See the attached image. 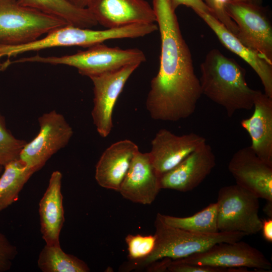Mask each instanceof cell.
<instances>
[{
    "mask_svg": "<svg viewBox=\"0 0 272 272\" xmlns=\"http://www.w3.org/2000/svg\"><path fill=\"white\" fill-rule=\"evenodd\" d=\"M37 265L43 272H89L82 260L64 252L60 246L45 245L39 253Z\"/></svg>",
    "mask_w": 272,
    "mask_h": 272,
    "instance_id": "cb8c5ba5",
    "label": "cell"
},
{
    "mask_svg": "<svg viewBox=\"0 0 272 272\" xmlns=\"http://www.w3.org/2000/svg\"><path fill=\"white\" fill-rule=\"evenodd\" d=\"M202 1L211 9L213 16L235 36L237 32V26L226 13L224 5V0Z\"/></svg>",
    "mask_w": 272,
    "mask_h": 272,
    "instance_id": "83f0119b",
    "label": "cell"
},
{
    "mask_svg": "<svg viewBox=\"0 0 272 272\" xmlns=\"http://www.w3.org/2000/svg\"><path fill=\"white\" fill-rule=\"evenodd\" d=\"M229 268L191 264L172 260L168 263L166 271L170 272H225Z\"/></svg>",
    "mask_w": 272,
    "mask_h": 272,
    "instance_id": "f1b7e54d",
    "label": "cell"
},
{
    "mask_svg": "<svg viewBox=\"0 0 272 272\" xmlns=\"http://www.w3.org/2000/svg\"><path fill=\"white\" fill-rule=\"evenodd\" d=\"M227 49L244 60L255 72L263 86L264 93L272 98V64L257 52L242 44L225 26L210 14L197 13Z\"/></svg>",
    "mask_w": 272,
    "mask_h": 272,
    "instance_id": "ffe728a7",
    "label": "cell"
},
{
    "mask_svg": "<svg viewBox=\"0 0 272 272\" xmlns=\"http://www.w3.org/2000/svg\"><path fill=\"white\" fill-rule=\"evenodd\" d=\"M146 57L138 48L122 49L97 44L85 50L61 56H42L38 54L12 59L10 64L25 62H39L53 65H66L76 68L81 75L89 78L119 70L124 66L140 65Z\"/></svg>",
    "mask_w": 272,
    "mask_h": 272,
    "instance_id": "3957f363",
    "label": "cell"
},
{
    "mask_svg": "<svg viewBox=\"0 0 272 272\" xmlns=\"http://www.w3.org/2000/svg\"><path fill=\"white\" fill-rule=\"evenodd\" d=\"M3 169H4V167L0 166V175L1 174V173H2L3 171Z\"/></svg>",
    "mask_w": 272,
    "mask_h": 272,
    "instance_id": "d590c367",
    "label": "cell"
},
{
    "mask_svg": "<svg viewBox=\"0 0 272 272\" xmlns=\"http://www.w3.org/2000/svg\"><path fill=\"white\" fill-rule=\"evenodd\" d=\"M160 176L149 152L139 151L134 157L118 191L132 202L150 205L161 189Z\"/></svg>",
    "mask_w": 272,
    "mask_h": 272,
    "instance_id": "2e32d148",
    "label": "cell"
},
{
    "mask_svg": "<svg viewBox=\"0 0 272 272\" xmlns=\"http://www.w3.org/2000/svg\"><path fill=\"white\" fill-rule=\"evenodd\" d=\"M18 253L17 247L0 233V272L9 270Z\"/></svg>",
    "mask_w": 272,
    "mask_h": 272,
    "instance_id": "4316f807",
    "label": "cell"
},
{
    "mask_svg": "<svg viewBox=\"0 0 272 272\" xmlns=\"http://www.w3.org/2000/svg\"><path fill=\"white\" fill-rule=\"evenodd\" d=\"M74 6L85 9L87 8L91 0H66Z\"/></svg>",
    "mask_w": 272,
    "mask_h": 272,
    "instance_id": "1f68e13d",
    "label": "cell"
},
{
    "mask_svg": "<svg viewBox=\"0 0 272 272\" xmlns=\"http://www.w3.org/2000/svg\"><path fill=\"white\" fill-rule=\"evenodd\" d=\"M231 1H236V2H242V1H247L248 0H228Z\"/></svg>",
    "mask_w": 272,
    "mask_h": 272,
    "instance_id": "e575fe53",
    "label": "cell"
},
{
    "mask_svg": "<svg viewBox=\"0 0 272 272\" xmlns=\"http://www.w3.org/2000/svg\"><path fill=\"white\" fill-rule=\"evenodd\" d=\"M215 165V155L211 146L206 143L176 166L161 175V188L191 191L206 179Z\"/></svg>",
    "mask_w": 272,
    "mask_h": 272,
    "instance_id": "7c38bea8",
    "label": "cell"
},
{
    "mask_svg": "<svg viewBox=\"0 0 272 272\" xmlns=\"http://www.w3.org/2000/svg\"><path fill=\"white\" fill-rule=\"evenodd\" d=\"M258 199L236 184L221 188L216 202L219 231L239 232L249 235L261 231Z\"/></svg>",
    "mask_w": 272,
    "mask_h": 272,
    "instance_id": "8992f818",
    "label": "cell"
},
{
    "mask_svg": "<svg viewBox=\"0 0 272 272\" xmlns=\"http://www.w3.org/2000/svg\"><path fill=\"white\" fill-rule=\"evenodd\" d=\"M62 178L58 170L51 173L48 186L39 202L42 238L50 246H60L59 235L64 222Z\"/></svg>",
    "mask_w": 272,
    "mask_h": 272,
    "instance_id": "d6986e66",
    "label": "cell"
},
{
    "mask_svg": "<svg viewBox=\"0 0 272 272\" xmlns=\"http://www.w3.org/2000/svg\"><path fill=\"white\" fill-rule=\"evenodd\" d=\"M125 240L128 257L132 261L136 262L145 259L152 253L156 239L155 234L147 236L128 234Z\"/></svg>",
    "mask_w": 272,
    "mask_h": 272,
    "instance_id": "484cf974",
    "label": "cell"
},
{
    "mask_svg": "<svg viewBox=\"0 0 272 272\" xmlns=\"http://www.w3.org/2000/svg\"><path fill=\"white\" fill-rule=\"evenodd\" d=\"M263 212L269 218H272V201L267 200L263 208Z\"/></svg>",
    "mask_w": 272,
    "mask_h": 272,
    "instance_id": "d6a6232c",
    "label": "cell"
},
{
    "mask_svg": "<svg viewBox=\"0 0 272 272\" xmlns=\"http://www.w3.org/2000/svg\"><path fill=\"white\" fill-rule=\"evenodd\" d=\"M253 107L252 115L240 124L250 137L253 152L272 166V98L257 90Z\"/></svg>",
    "mask_w": 272,
    "mask_h": 272,
    "instance_id": "ac0fdd59",
    "label": "cell"
},
{
    "mask_svg": "<svg viewBox=\"0 0 272 272\" xmlns=\"http://www.w3.org/2000/svg\"><path fill=\"white\" fill-rule=\"evenodd\" d=\"M248 1L257 5H261L262 2V0H248Z\"/></svg>",
    "mask_w": 272,
    "mask_h": 272,
    "instance_id": "836d02e7",
    "label": "cell"
},
{
    "mask_svg": "<svg viewBox=\"0 0 272 272\" xmlns=\"http://www.w3.org/2000/svg\"><path fill=\"white\" fill-rule=\"evenodd\" d=\"M38 120L40 127L38 134L26 144L19 157L35 172L64 148L73 135V128L63 115L55 110L43 113Z\"/></svg>",
    "mask_w": 272,
    "mask_h": 272,
    "instance_id": "ba28073f",
    "label": "cell"
},
{
    "mask_svg": "<svg viewBox=\"0 0 272 272\" xmlns=\"http://www.w3.org/2000/svg\"><path fill=\"white\" fill-rule=\"evenodd\" d=\"M66 25L60 19L20 5L18 0H0V45L27 43Z\"/></svg>",
    "mask_w": 272,
    "mask_h": 272,
    "instance_id": "5b68a950",
    "label": "cell"
},
{
    "mask_svg": "<svg viewBox=\"0 0 272 272\" xmlns=\"http://www.w3.org/2000/svg\"><path fill=\"white\" fill-rule=\"evenodd\" d=\"M171 2L175 10L183 5L191 8L196 14L204 13L213 15L212 10L202 0H171Z\"/></svg>",
    "mask_w": 272,
    "mask_h": 272,
    "instance_id": "f546056e",
    "label": "cell"
},
{
    "mask_svg": "<svg viewBox=\"0 0 272 272\" xmlns=\"http://www.w3.org/2000/svg\"><path fill=\"white\" fill-rule=\"evenodd\" d=\"M35 173L19 158L4 167L0 175V212L18 200L20 192Z\"/></svg>",
    "mask_w": 272,
    "mask_h": 272,
    "instance_id": "7402d4cb",
    "label": "cell"
},
{
    "mask_svg": "<svg viewBox=\"0 0 272 272\" xmlns=\"http://www.w3.org/2000/svg\"><path fill=\"white\" fill-rule=\"evenodd\" d=\"M87 9L106 28L156 22L153 7L146 0H91Z\"/></svg>",
    "mask_w": 272,
    "mask_h": 272,
    "instance_id": "4fadbf2b",
    "label": "cell"
},
{
    "mask_svg": "<svg viewBox=\"0 0 272 272\" xmlns=\"http://www.w3.org/2000/svg\"><path fill=\"white\" fill-rule=\"evenodd\" d=\"M155 227L156 240L154 250L145 259L135 262V265H148L166 258H183L202 252L217 243L234 242L247 236L239 232H218L211 234L191 232L167 225L158 214Z\"/></svg>",
    "mask_w": 272,
    "mask_h": 272,
    "instance_id": "277c9868",
    "label": "cell"
},
{
    "mask_svg": "<svg viewBox=\"0 0 272 272\" xmlns=\"http://www.w3.org/2000/svg\"><path fill=\"white\" fill-rule=\"evenodd\" d=\"M152 7L160 34L161 53L146 108L154 120L177 121L194 112L202 95L200 82L171 0H153Z\"/></svg>",
    "mask_w": 272,
    "mask_h": 272,
    "instance_id": "6da1fadb",
    "label": "cell"
},
{
    "mask_svg": "<svg viewBox=\"0 0 272 272\" xmlns=\"http://www.w3.org/2000/svg\"><path fill=\"white\" fill-rule=\"evenodd\" d=\"M206 143L203 137L193 132L178 135L162 128L152 140L149 153L154 166L161 175Z\"/></svg>",
    "mask_w": 272,
    "mask_h": 272,
    "instance_id": "9a60e30c",
    "label": "cell"
},
{
    "mask_svg": "<svg viewBox=\"0 0 272 272\" xmlns=\"http://www.w3.org/2000/svg\"><path fill=\"white\" fill-rule=\"evenodd\" d=\"M167 225L189 232L211 234L219 231L217 225V206L212 203L192 216L177 217L158 213Z\"/></svg>",
    "mask_w": 272,
    "mask_h": 272,
    "instance_id": "603a6c76",
    "label": "cell"
},
{
    "mask_svg": "<svg viewBox=\"0 0 272 272\" xmlns=\"http://www.w3.org/2000/svg\"><path fill=\"white\" fill-rule=\"evenodd\" d=\"M224 5L237 26L235 36L272 64V26L266 9L248 1L224 0Z\"/></svg>",
    "mask_w": 272,
    "mask_h": 272,
    "instance_id": "52a82bcc",
    "label": "cell"
},
{
    "mask_svg": "<svg viewBox=\"0 0 272 272\" xmlns=\"http://www.w3.org/2000/svg\"><path fill=\"white\" fill-rule=\"evenodd\" d=\"M200 69L202 95L223 107L229 117L237 111L253 108L257 90L248 86L245 70L234 59L213 49L207 54Z\"/></svg>",
    "mask_w": 272,
    "mask_h": 272,
    "instance_id": "7a4b0ae2",
    "label": "cell"
},
{
    "mask_svg": "<svg viewBox=\"0 0 272 272\" xmlns=\"http://www.w3.org/2000/svg\"><path fill=\"white\" fill-rule=\"evenodd\" d=\"M177 261L227 268H252L270 271L272 265L258 249L241 240L217 243L208 249Z\"/></svg>",
    "mask_w": 272,
    "mask_h": 272,
    "instance_id": "9c48e42d",
    "label": "cell"
},
{
    "mask_svg": "<svg viewBox=\"0 0 272 272\" xmlns=\"http://www.w3.org/2000/svg\"><path fill=\"white\" fill-rule=\"evenodd\" d=\"M46 35L30 42L17 45H0V60L10 59L30 51L56 47H89L100 43L103 35L99 30L66 25L48 32ZM6 59V60H7Z\"/></svg>",
    "mask_w": 272,
    "mask_h": 272,
    "instance_id": "5bb4252c",
    "label": "cell"
},
{
    "mask_svg": "<svg viewBox=\"0 0 272 272\" xmlns=\"http://www.w3.org/2000/svg\"><path fill=\"white\" fill-rule=\"evenodd\" d=\"M228 168L236 184L259 198L272 201V166L259 158L250 146L237 151Z\"/></svg>",
    "mask_w": 272,
    "mask_h": 272,
    "instance_id": "8fae6325",
    "label": "cell"
},
{
    "mask_svg": "<svg viewBox=\"0 0 272 272\" xmlns=\"http://www.w3.org/2000/svg\"><path fill=\"white\" fill-rule=\"evenodd\" d=\"M27 142L16 138L8 128L5 117L0 112V166L4 167L17 159Z\"/></svg>",
    "mask_w": 272,
    "mask_h": 272,
    "instance_id": "d4e9b609",
    "label": "cell"
},
{
    "mask_svg": "<svg viewBox=\"0 0 272 272\" xmlns=\"http://www.w3.org/2000/svg\"><path fill=\"white\" fill-rule=\"evenodd\" d=\"M261 230L262 232V236L264 239L271 243L272 242V219L268 218L262 220V226Z\"/></svg>",
    "mask_w": 272,
    "mask_h": 272,
    "instance_id": "4dcf8cb0",
    "label": "cell"
},
{
    "mask_svg": "<svg viewBox=\"0 0 272 272\" xmlns=\"http://www.w3.org/2000/svg\"><path fill=\"white\" fill-rule=\"evenodd\" d=\"M138 146L129 140L115 142L101 155L95 169V178L101 187L119 191L135 155Z\"/></svg>",
    "mask_w": 272,
    "mask_h": 272,
    "instance_id": "e0dca14e",
    "label": "cell"
},
{
    "mask_svg": "<svg viewBox=\"0 0 272 272\" xmlns=\"http://www.w3.org/2000/svg\"><path fill=\"white\" fill-rule=\"evenodd\" d=\"M30 8L64 21L68 25L91 28L98 23L87 8L76 7L66 0H18Z\"/></svg>",
    "mask_w": 272,
    "mask_h": 272,
    "instance_id": "44dd1931",
    "label": "cell"
},
{
    "mask_svg": "<svg viewBox=\"0 0 272 272\" xmlns=\"http://www.w3.org/2000/svg\"><path fill=\"white\" fill-rule=\"evenodd\" d=\"M139 65H129L119 70L90 77L93 84L94 106L91 115L97 131L103 138L113 127L112 113L117 100L130 76Z\"/></svg>",
    "mask_w": 272,
    "mask_h": 272,
    "instance_id": "30bf717a",
    "label": "cell"
}]
</instances>
